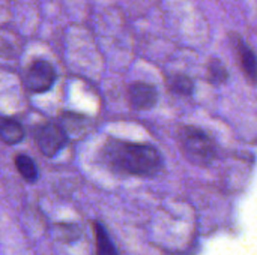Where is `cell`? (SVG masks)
<instances>
[{
	"mask_svg": "<svg viewBox=\"0 0 257 255\" xmlns=\"http://www.w3.org/2000/svg\"><path fill=\"white\" fill-rule=\"evenodd\" d=\"M104 158L114 170L134 176H154L161 168V156L154 146L111 140L107 143Z\"/></svg>",
	"mask_w": 257,
	"mask_h": 255,
	"instance_id": "cell-1",
	"label": "cell"
},
{
	"mask_svg": "<svg viewBox=\"0 0 257 255\" xmlns=\"http://www.w3.org/2000/svg\"><path fill=\"white\" fill-rule=\"evenodd\" d=\"M184 155L197 165H209L215 158V144L212 138L199 128L185 126L179 134Z\"/></svg>",
	"mask_w": 257,
	"mask_h": 255,
	"instance_id": "cell-2",
	"label": "cell"
},
{
	"mask_svg": "<svg viewBox=\"0 0 257 255\" xmlns=\"http://www.w3.org/2000/svg\"><path fill=\"white\" fill-rule=\"evenodd\" d=\"M56 81V71L51 63L45 60H35L26 75L27 89L33 93H44L51 89Z\"/></svg>",
	"mask_w": 257,
	"mask_h": 255,
	"instance_id": "cell-3",
	"label": "cell"
},
{
	"mask_svg": "<svg viewBox=\"0 0 257 255\" xmlns=\"http://www.w3.org/2000/svg\"><path fill=\"white\" fill-rule=\"evenodd\" d=\"M36 143L45 156H54L63 149L66 143V132L56 123H45L36 132Z\"/></svg>",
	"mask_w": 257,
	"mask_h": 255,
	"instance_id": "cell-4",
	"label": "cell"
},
{
	"mask_svg": "<svg viewBox=\"0 0 257 255\" xmlns=\"http://www.w3.org/2000/svg\"><path fill=\"white\" fill-rule=\"evenodd\" d=\"M128 99L134 110H151L158 101V93L152 84L134 83L128 90Z\"/></svg>",
	"mask_w": 257,
	"mask_h": 255,
	"instance_id": "cell-5",
	"label": "cell"
},
{
	"mask_svg": "<svg viewBox=\"0 0 257 255\" xmlns=\"http://www.w3.org/2000/svg\"><path fill=\"white\" fill-rule=\"evenodd\" d=\"M236 42H235V48H236V54L241 63V68L244 71V74L248 77V80L251 83H254L256 80V57L254 53L250 50V47L238 36H235Z\"/></svg>",
	"mask_w": 257,
	"mask_h": 255,
	"instance_id": "cell-6",
	"label": "cell"
},
{
	"mask_svg": "<svg viewBox=\"0 0 257 255\" xmlns=\"http://www.w3.org/2000/svg\"><path fill=\"white\" fill-rule=\"evenodd\" d=\"M0 138L6 144H17L24 138V129L17 120L2 119L0 120Z\"/></svg>",
	"mask_w": 257,
	"mask_h": 255,
	"instance_id": "cell-7",
	"label": "cell"
},
{
	"mask_svg": "<svg viewBox=\"0 0 257 255\" xmlns=\"http://www.w3.org/2000/svg\"><path fill=\"white\" fill-rule=\"evenodd\" d=\"M95 237H96V255H117L113 242L110 240L105 228L99 222L95 224Z\"/></svg>",
	"mask_w": 257,
	"mask_h": 255,
	"instance_id": "cell-8",
	"label": "cell"
},
{
	"mask_svg": "<svg viewBox=\"0 0 257 255\" xmlns=\"http://www.w3.org/2000/svg\"><path fill=\"white\" fill-rule=\"evenodd\" d=\"M15 165L20 171V174L27 180V182H35L38 179V168L33 162V159L27 155H17L15 156Z\"/></svg>",
	"mask_w": 257,
	"mask_h": 255,
	"instance_id": "cell-9",
	"label": "cell"
},
{
	"mask_svg": "<svg viewBox=\"0 0 257 255\" xmlns=\"http://www.w3.org/2000/svg\"><path fill=\"white\" fill-rule=\"evenodd\" d=\"M169 87L170 90H173L178 95H190L193 92V81L185 77V75H175L170 78L169 81Z\"/></svg>",
	"mask_w": 257,
	"mask_h": 255,
	"instance_id": "cell-10",
	"label": "cell"
},
{
	"mask_svg": "<svg viewBox=\"0 0 257 255\" xmlns=\"http://www.w3.org/2000/svg\"><path fill=\"white\" fill-rule=\"evenodd\" d=\"M208 77H209V81L212 84H223L226 80H227V71L224 68V65L218 60H212L209 65H208Z\"/></svg>",
	"mask_w": 257,
	"mask_h": 255,
	"instance_id": "cell-11",
	"label": "cell"
}]
</instances>
